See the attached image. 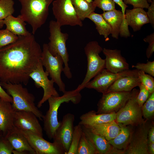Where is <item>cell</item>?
Masks as SVG:
<instances>
[{
  "label": "cell",
  "instance_id": "obj_42",
  "mask_svg": "<svg viewBox=\"0 0 154 154\" xmlns=\"http://www.w3.org/2000/svg\"><path fill=\"white\" fill-rule=\"evenodd\" d=\"M151 4L147 9V12H146L147 15L149 20L150 23L153 27H154V0H152Z\"/></svg>",
  "mask_w": 154,
  "mask_h": 154
},
{
  "label": "cell",
  "instance_id": "obj_21",
  "mask_svg": "<svg viewBox=\"0 0 154 154\" xmlns=\"http://www.w3.org/2000/svg\"><path fill=\"white\" fill-rule=\"evenodd\" d=\"M116 113L98 114L94 110L89 111L81 115L78 124L88 127L110 122L116 120Z\"/></svg>",
  "mask_w": 154,
  "mask_h": 154
},
{
  "label": "cell",
  "instance_id": "obj_31",
  "mask_svg": "<svg viewBox=\"0 0 154 154\" xmlns=\"http://www.w3.org/2000/svg\"><path fill=\"white\" fill-rule=\"evenodd\" d=\"M83 130L82 126L78 124L74 127L72 140L67 154H77Z\"/></svg>",
  "mask_w": 154,
  "mask_h": 154
},
{
  "label": "cell",
  "instance_id": "obj_15",
  "mask_svg": "<svg viewBox=\"0 0 154 154\" xmlns=\"http://www.w3.org/2000/svg\"><path fill=\"white\" fill-rule=\"evenodd\" d=\"M74 115L68 113L63 117L56 129L53 139L54 142L61 145L64 149L66 154L68 152L71 144L74 129Z\"/></svg>",
  "mask_w": 154,
  "mask_h": 154
},
{
  "label": "cell",
  "instance_id": "obj_48",
  "mask_svg": "<svg viewBox=\"0 0 154 154\" xmlns=\"http://www.w3.org/2000/svg\"><path fill=\"white\" fill-rule=\"evenodd\" d=\"M3 135L2 132L0 130V138Z\"/></svg>",
  "mask_w": 154,
  "mask_h": 154
},
{
  "label": "cell",
  "instance_id": "obj_8",
  "mask_svg": "<svg viewBox=\"0 0 154 154\" xmlns=\"http://www.w3.org/2000/svg\"><path fill=\"white\" fill-rule=\"evenodd\" d=\"M45 71L51 79L58 86L60 92L63 93L66 91V86L62 80L61 74L64 70L63 60L60 56L52 55L49 51L47 44H44L40 59Z\"/></svg>",
  "mask_w": 154,
  "mask_h": 154
},
{
  "label": "cell",
  "instance_id": "obj_41",
  "mask_svg": "<svg viewBox=\"0 0 154 154\" xmlns=\"http://www.w3.org/2000/svg\"><path fill=\"white\" fill-rule=\"evenodd\" d=\"M123 2L126 5H132L133 8L148 9L150 5L147 0H125Z\"/></svg>",
  "mask_w": 154,
  "mask_h": 154
},
{
  "label": "cell",
  "instance_id": "obj_7",
  "mask_svg": "<svg viewBox=\"0 0 154 154\" xmlns=\"http://www.w3.org/2000/svg\"><path fill=\"white\" fill-rule=\"evenodd\" d=\"M139 91L135 88L133 89L129 99L124 106L116 113L115 121L118 123L135 126L144 121L141 108L136 100Z\"/></svg>",
  "mask_w": 154,
  "mask_h": 154
},
{
  "label": "cell",
  "instance_id": "obj_14",
  "mask_svg": "<svg viewBox=\"0 0 154 154\" xmlns=\"http://www.w3.org/2000/svg\"><path fill=\"white\" fill-rule=\"evenodd\" d=\"M20 130L36 154H66L64 149L58 143L50 142L32 132Z\"/></svg>",
  "mask_w": 154,
  "mask_h": 154
},
{
  "label": "cell",
  "instance_id": "obj_23",
  "mask_svg": "<svg viewBox=\"0 0 154 154\" xmlns=\"http://www.w3.org/2000/svg\"><path fill=\"white\" fill-rule=\"evenodd\" d=\"M102 15L111 27L112 36L114 38L118 39L121 26L125 25V19L121 11L115 9L104 12Z\"/></svg>",
  "mask_w": 154,
  "mask_h": 154
},
{
  "label": "cell",
  "instance_id": "obj_26",
  "mask_svg": "<svg viewBox=\"0 0 154 154\" xmlns=\"http://www.w3.org/2000/svg\"><path fill=\"white\" fill-rule=\"evenodd\" d=\"M141 83L137 76H122L116 80L109 88L106 92H131Z\"/></svg>",
  "mask_w": 154,
  "mask_h": 154
},
{
  "label": "cell",
  "instance_id": "obj_30",
  "mask_svg": "<svg viewBox=\"0 0 154 154\" xmlns=\"http://www.w3.org/2000/svg\"><path fill=\"white\" fill-rule=\"evenodd\" d=\"M77 154H98L94 144L83 131Z\"/></svg>",
  "mask_w": 154,
  "mask_h": 154
},
{
  "label": "cell",
  "instance_id": "obj_25",
  "mask_svg": "<svg viewBox=\"0 0 154 154\" xmlns=\"http://www.w3.org/2000/svg\"><path fill=\"white\" fill-rule=\"evenodd\" d=\"M84 127L89 128L93 133L104 137L108 141L115 137L120 130V127L115 120L92 126Z\"/></svg>",
  "mask_w": 154,
  "mask_h": 154
},
{
  "label": "cell",
  "instance_id": "obj_47",
  "mask_svg": "<svg viewBox=\"0 0 154 154\" xmlns=\"http://www.w3.org/2000/svg\"><path fill=\"white\" fill-rule=\"evenodd\" d=\"M4 25V20H0V29L3 27Z\"/></svg>",
  "mask_w": 154,
  "mask_h": 154
},
{
  "label": "cell",
  "instance_id": "obj_10",
  "mask_svg": "<svg viewBox=\"0 0 154 154\" xmlns=\"http://www.w3.org/2000/svg\"><path fill=\"white\" fill-rule=\"evenodd\" d=\"M52 10L58 24L61 27L83 25L78 17L71 0H55L52 2Z\"/></svg>",
  "mask_w": 154,
  "mask_h": 154
},
{
  "label": "cell",
  "instance_id": "obj_39",
  "mask_svg": "<svg viewBox=\"0 0 154 154\" xmlns=\"http://www.w3.org/2000/svg\"><path fill=\"white\" fill-rule=\"evenodd\" d=\"M14 150L10 142L3 135L0 138V154H11Z\"/></svg>",
  "mask_w": 154,
  "mask_h": 154
},
{
  "label": "cell",
  "instance_id": "obj_43",
  "mask_svg": "<svg viewBox=\"0 0 154 154\" xmlns=\"http://www.w3.org/2000/svg\"><path fill=\"white\" fill-rule=\"evenodd\" d=\"M0 98L2 100L7 102L13 103V99L12 97L9 95L3 89L0 82Z\"/></svg>",
  "mask_w": 154,
  "mask_h": 154
},
{
  "label": "cell",
  "instance_id": "obj_22",
  "mask_svg": "<svg viewBox=\"0 0 154 154\" xmlns=\"http://www.w3.org/2000/svg\"><path fill=\"white\" fill-rule=\"evenodd\" d=\"M82 126L83 132L94 144L98 154H117L104 137L93 133L88 128Z\"/></svg>",
  "mask_w": 154,
  "mask_h": 154
},
{
  "label": "cell",
  "instance_id": "obj_49",
  "mask_svg": "<svg viewBox=\"0 0 154 154\" xmlns=\"http://www.w3.org/2000/svg\"><path fill=\"white\" fill-rule=\"evenodd\" d=\"M147 1L149 3H151L152 2V0H147Z\"/></svg>",
  "mask_w": 154,
  "mask_h": 154
},
{
  "label": "cell",
  "instance_id": "obj_28",
  "mask_svg": "<svg viewBox=\"0 0 154 154\" xmlns=\"http://www.w3.org/2000/svg\"><path fill=\"white\" fill-rule=\"evenodd\" d=\"M76 12L81 21L94 12L96 7L92 0H71Z\"/></svg>",
  "mask_w": 154,
  "mask_h": 154
},
{
  "label": "cell",
  "instance_id": "obj_9",
  "mask_svg": "<svg viewBox=\"0 0 154 154\" xmlns=\"http://www.w3.org/2000/svg\"><path fill=\"white\" fill-rule=\"evenodd\" d=\"M146 119L141 124L135 126L132 130L127 146L123 154H149L148 149V135L153 124Z\"/></svg>",
  "mask_w": 154,
  "mask_h": 154
},
{
  "label": "cell",
  "instance_id": "obj_34",
  "mask_svg": "<svg viewBox=\"0 0 154 154\" xmlns=\"http://www.w3.org/2000/svg\"><path fill=\"white\" fill-rule=\"evenodd\" d=\"M18 36L6 29H0V48L16 41Z\"/></svg>",
  "mask_w": 154,
  "mask_h": 154
},
{
  "label": "cell",
  "instance_id": "obj_12",
  "mask_svg": "<svg viewBox=\"0 0 154 154\" xmlns=\"http://www.w3.org/2000/svg\"><path fill=\"white\" fill-rule=\"evenodd\" d=\"M139 70L137 69L128 70L119 73H114L104 68L96 76L93 80L85 85V88L94 89L104 94L106 93L112 84L117 79L122 76H138Z\"/></svg>",
  "mask_w": 154,
  "mask_h": 154
},
{
  "label": "cell",
  "instance_id": "obj_3",
  "mask_svg": "<svg viewBox=\"0 0 154 154\" xmlns=\"http://www.w3.org/2000/svg\"><path fill=\"white\" fill-rule=\"evenodd\" d=\"M21 5L20 15L32 27L33 35L46 22L49 7L53 0H19Z\"/></svg>",
  "mask_w": 154,
  "mask_h": 154
},
{
  "label": "cell",
  "instance_id": "obj_13",
  "mask_svg": "<svg viewBox=\"0 0 154 154\" xmlns=\"http://www.w3.org/2000/svg\"><path fill=\"white\" fill-rule=\"evenodd\" d=\"M48 74L44 70L40 59L35 69L30 75V78L34 81L35 86L38 88L42 87L44 91L43 97L38 102L37 107H41L42 104L52 96H60L54 87V82L48 78Z\"/></svg>",
  "mask_w": 154,
  "mask_h": 154
},
{
  "label": "cell",
  "instance_id": "obj_2",
  "mask_svg": "<svg viewBox=\"0 0 154 154\" xmlns=\"http://www.w3.org/2000/svg\"><path fill=\"white\" fill-rule=\"evenodd\" d=\"M80 91L76 89L66 91L61 96H52L48 99L49 109L44 116L43 129L48 137L53 139L60 122L58 119V110L61 104L64 102H71L75 104H79L82 96Z\"/></svg>",
  "mask_w": 154,
  "mask_h": 154
},
{
  "label": "cell",
  "instance_id": "obj_50",
  "mask_svg": "<svg viewBox=\"0 0 154 154\" xmlns=\"http://www.w3.org/2000/svg\"><path fill=\"white\" fill-rule=\"evenodd\" d=\"M123 1H124L125 0H122Z\"/></svg>",
  "mask_w": 154,
  "mask_h": 154
},
{
  "label": "cell",
  "instance_id": "obj_36",
  "mask_svg": "<svg viewBox=\"0 0 154 154\" xmlns=\"http://www.w3.org/2000/svg\"><path fill=\"white\" fill-rule=\"evenodd\" d=\"M132 67L135 68L139 70H141L149 74L154 76V61H148L146 63L138 62Z\"/></svg>",
  "mask_w": 154,
  "mask_h": 154
},
{
  "label": "cell",
  "instance_id": "obj_19",
  "mask_svg": "<svg viewBox=\"0 0 154 154\" xmlns=\"http://www.w3.org/2000/svg\"><path fill=\"white\" fill-rule=\"evenodd\" d=\"M15 112L12 103L0 98V130L4 136L14 127Z\"/></svg>",
  "mask_w": 154,
  "mask_h": 154
},
{
  "label": "cell",
  "instance_id": "obj_11",
  "mask_svg": "<svg viewBox=\"0 0 154 154\" xmlns=\"http://www.w3.org/2000/svg\"><path fill=\"white\" fill-rule=\"evenodd\" d=\"M131 94V91L110 92L103 94L97 104L96 113H116L124 106Z\"/></svg>",
  "mask_w": 154,
  "mask_h": 154
},
{
  "label": "cell",
  "instance_id": "obj_32",
  "mask_svg": "<svg viewBox=\"0 0 154 154\" xmlns=\"http://www.w3.org/2000/svg\"><path fill=\"white\" fill-rule=\"evenodd\" d=\"M143 116L146 119L151 120L154 115V92L151 94L142 108Z\"/></svg>",
  "mask_w": 154,
  "mask_h": 154
},
{
  "label": "cell",
  "instance_id": "obj_1",
  "mask_svg": "<svg viewBox=\"0 0 154 154\" xmlns=\"http://www.w3.org/2000/svg\"><path fill=\"white\" fill-rule=\"evenodd\" d=\"M42 52L31 33L18 36L16 41L0 48V82L27 85Z\"/></svg>",
  "mask_w": 154,
  "mask_h": 154
},
{
  "label": "cell",
  "instance_id": "obj_6",
  "mask_svg": "<svg viewBox=\"0 0 154 154\" xmlns=\"http://www.w3.org/2000/svg\"><path fill=\"white\" fill-rule=\"evenodd\" d=\"M103 48L96 41L88 42L84 48L87 58V69L82 82L76 89L80 92L85 88L86 84L103 69L105 68V60L102 59L99 54Z\"/></svg>",
  "mask_w": 154,
  "mask_h": 154
},
{
  "label": "cell",
  "instance_id": "obj_18",
  "mask_svg": "<svg viewBox=\"0 0 154 154\" xmlns=\"http://www.w3.org/2000/svg\"><path fill=\"white\" fill-rule=\"evenodd\" d=\"M10 142L14 154H36L21 131L14 126L4 136Z\"/></svg>",
  "mask_w": 154,
  "mask_h": 154
},
{
  "label": "cell",
  "instance_id": "obj_16",
  "mask_svg": "<svg viewBox=\"0 0 154 154\" xmlns=\"http://www.w3.org/2000/svg\"><path fill=\"white\" fill-rule=\"evenodd\" d=\"M38 118L32 112L17 111L15 113L14 126L20 130L30 131L43 137V129Z\"/></svg>",
  "mask_w": 154,
  "mask_h": 154
},
{
  "label": "cell",
  "instance_id": "obj_37",
  "mask_svg": "<svg viewBox=\"0 0 154 154\" xmlns=\"http://www.w3.org/2000/svg\"><path fill=\"white\" fill-rule=\"evenodd\" d=\"M93 3L96 7L102 9L104 12L115 9V3L113 0H94Z\"/></svg>",
  "mask_w": 154,
  "mask_h": 154
},
{
  "label": "cell",
  "instance_id": "obj_40",
  "mask_svg": "<svg viewBox=\"0 0 154 154\" xmlns=\"http://www.w3.org/2000/svg\"><path fill=\"white\" fill-rule=\"evenodd\" d=\"M143 40L149 44L146 50V56L149 59L152 56L154 52V33L147 36Z\"/></svg>",
  "mask_w": 154,
  "mask_h": 154
},
{
  "label": "cell",
  "instance_id": "obj_44",
  "mask_svg": "<svg viewBox=\"0 0 154 154\" xmlns=\"http://www.w3.org/2000/svg\"><path fill=\"white\" fill-rule=\"evenodd\" d=\"M115 3L117 4L121 8V11L125 19V10L128 6L125 4L122 0H113Z\"/></svg>",
  "mask_w": 154,
  "mask_h": 154
},
{
  "label": "cell",
  "instance_id": "obj_24",
  "mask_svg": "<svg viewBox=\"0 0 154 154\" xmlns=\"http://www.w3.org/2000/svg\"><path fill=\"white\" fill-rule=\"evenodd\" d=\"M118 124L120 127L119 133L115 137L108 142L117 154H123L129 143L132 129L127 125Z\"/></svg>",
  "mask_w": 154,
  "mask_h": 154
},
{
  "label": "cell",
  "instance_id": "obj_33",
  "mask_svg": "<svg viewBox=\"0 0 154 154\" xmlns=\"http://www.w3.org/2000/svg\"><path fill=\"white\" fill-rule=\"evenodd\" d=\"M14 2L13 0H0V20L14 13Z\"/></svg>",
  "mask_w": 154,
  "mask_h": 154
},
{
  "label": "cell",
  "instance_id": "obj_17",
  "mask_svg": "<svg viewBox=\"0 0 154 154\" xmlns=\"http://www.w3.org/2000/svg\"><path fill=\"white\" fill-rule=\"evenodd\" d=\"M102 52L106 56L105 68L108 71L116 73L129 69V64L120 50L104 48Z\"/></svg>",
  "mask_w": 154,
  "mask_h": 154
},
{
  "label": "cell",
  "instance_id": "obj_46",
  "mask_svg": "<svg viewBox=\"0 0 154 154\" xmlns=\"http://www.w3.org/2000/svg\"><path fill=\"white\" fill-rule=\"evenodd\" d=\"M148 149L149 154H154V143L148 142Z\"/></svg>",
  "mask_w": 154,
  "mask_h": 154
},
{
  "label": "cell",
  "instance_id": "obj_27",
  "mask_svg": "<svg viewBox=\"0 0 154 154\" xmlns=\"http://www.w3.org/2000/svg\"><path fill=\"white\" fill-rule=\"evenodd\" d=\"M3 20L6 29L15 35L27 36L31 33L27 29L25 21L20 15L16 17L10 15Z\"/></svg>",
  "mask_w": 154,
  "mask_h": 154
},
{
  "label": "cell",
  "instance_id": "obj_35",
  "mask_svg": "<svg viewBox=\"0 0 154 154\" xmlns=\"http://www.w3.org/2000/svg\"><path fill=\"white\" fill-rule=\"evenodd\" d=\"M138 76L141 83L150 94L154 92V79L153 76L141 70L138 71Z\"/></svg>",
  "mask_w": 154,
  "mask_h": 154
},
{
  "label": "cell",
  "instance_id": "obj_20",
  "mask_svg": "<svg viewBox=\"0 0 154 154\" xmlns=\"http://www.w3.org/2000/svg\"><path fill=\"white\" fill-rule=\"evenodd\" d=\"M125 19L126 25L130 26L134 32L139 30L144 25L150 22L146 12L141 8L126 9Z\"/></svg>",
  "mask_w": 154,
  "mask_h": 154
},
{
  "label": "cell",
  "instance_id": "obj_45",
  "mask_svg": "<svg viewBox=\"0 0 154 154\" xmlns=\"http://www.w3.org/2000/svg\"><path fill=\"white\" fill-rule=\"evenodd\" d=\"M148 142L154 143V126L153 124L150 128L148 135Z\"/></svg>",
  "mask_w": 154,
  "mask_h": 154
},
{
  "label": "cell",
  "instance_id": "obj_4",
  "mask_svg": "<svg viewBox=\"0 0 154 154\" xmlns=\"http://www.w3.org/2000/svg\"><path fill=\"white\" fill-rule=\"evenodd\" d=\"M0 82L3 88L13 99L12 106L16 111H26L32 112L40 120L44 116L42 112L35 104V98L21 84H12Z\"/></svg>",
  "mask_w": 154,
  "mask_h": 154
},
{
  "label": "cell",
  "instance_id": "obj_5",
  "mask_svg": "<svg viewBox=\"0 0 154 154\" xmlns=\"http://www.w3.org/2000/svg\"><path fill=\"white\" fill-rule=\"evenodd\" d=\"M61 27L56 21H50L49 26L50 36L49 41L47 44L48 48L52 55L58 54L61 56L64 65L63 72L67 78L70 79L72 77V75L69 67V56L66 44L68 35L62 33Z\"/></svg>",
  "mask_w": 154,
  "mask_h": 154
},
{
  "label": "cell",
  "instance_id": "obj_29",
  "mask_svg": "<svg viewBox=\"0 0 154 154\" xmlns=\"http://www.w3.org/2000/svg\"><path fill=\"white\" fill-rule=\"evenodd\" d=\"M87 18L94 23L96 29L99 35L104 36L106 40H108V36L111 34L112 29L102 14H98L94 12L89 16Z\"/></svg>",
  "mask_w": 154,
  "mask_h": 154
},
{
  "label": "cell",
  "instance_id": "obj_38",
  "mask_svg": "<svg viewBox=\"0 0 154 154\" xmlns=\"http://www.w3.org/2000/svg\"><path fill=\"white\" fill-rule=\"evenodd\" d=\"M139 91L136 100L140 107H142L149 97L150 93L148 90L141 83L139 86Z\"/></svg>",
  "mask_w": 154,
  "mask_h": 154
}]
</instances>
